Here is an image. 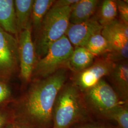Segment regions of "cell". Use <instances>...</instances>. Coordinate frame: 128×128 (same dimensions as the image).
<instances>
[{"label": "cell", "mask_w": 128, "mask_h": 128, "mask_svg": "<svg viewBox=\"0 0 128 128\" xmlns=\"http://www.w3.org/2000/svg\"><path fill=\"white\" fill-rule=\"evenodd\" d=\"M33 0H14L16 25L19 34L31 25V15Z\"/></svg>", "instance_id": "5bb4252c"}, {"label": "cell", "mask_w": 128, "mask_h": 128, "mask_svg": "<svg viewBox=\"0 0 128 128\" xmlns=\"http://www.w3.org/2000/svg\"><path fill=\"white\" fill-rule=\"evenodd\" d=\"M66 68L46 78L31 80L10 105L15 120L30 128H52V110L60 89L68 81Z\"/></svg>", "instance_id": "6da1fadb"}, {"label": "cell", "mask_w": 128, "mask_h": 128, "mask_svg": "<svg viewBox=\"0 0 128 128\" xmlns=\"http://www.w3.org/2000/svg\"><path fill=\"white\" fill-rule=\"evenodd\" d=\"M95 56L83 46H76L69 60L68 66L78 73L89 67Z\"/></svg>", "instance_id": "9a60e30c"}, {"label": "cell", "mask_w": 128, "mask_h": 128, "mask_svg": "<svg viewBox=\"0 0 128 128\" xmlns=\"http://www.w3.org/2000/svg\"><path fill=\"white\" fill-rule=\"evenodd\" d=\"M115 63L105 58L96 60L89 67L78 73L71 81L82 92L94 86L105 76H109Z\"/></svg>", "instance_id": "ba28073f"}, {"label": "cell", "mask_w": 128, "mask_h": 128, "mask_svg": "<svg viewBox=\"0 0 128 128\" xmlns=\"http://www.w3.org/2000/svg\"><path fill=\"white\" fill-rule=\"evenodd\" d=\"M19 56L18 77L22 82V90L27 87L32 80L37 62L35 46L33 41L32 25L21 32L18 38Z\"/></svg>", "instance_id": "52a82bcc"}, {"label": "cell", "mask_w": 128, "mask_h": 128, "mask_svg": "<svg viewBox=\"0 0 128 128\" xmlns=\"http://www.w3.org/2000/svg\"><path fill=\"white\" fill-rule=\"evenodd\" d=\"M78 0H55L52 7L55 8H62L65 7L71 6L76 3Z\"/></svg>", "instance_id": "cb8c5ba5"}, {"label": "cell", "mask_w": 128, "mask_h": 128, "mask_svg": "<svg viewBox=\"0 0 128 128\" xmlns=\"http://www.w3.org/2000/svg\"><path fill=\"white\" fill-rule=\"evenodd\" d=\"M71 6L51 7L46 14L37 32L32 36L37 60L46 55L54 42L66 35L69 22Z\"/></svg>", "instance_id": "3957f363"}, {"label": "cell", "mask_w": 128, "mask_h": 128, "mask_svg": "<svg viewBox=\"0 0 128 128\" xmlns=\"http://www.w3.org/2000/svg\"><path fill=\"white\" fill-rule=\"evenodd\" d=\"M112 87L123 102H128V64L127 60L115 63L109 76Z\"/></svg>", "instance_id": "8fae6325"}, {"label": "cell", "mask_w": 128, "mask_h": 128, "mask_svg": "<svg viewBox=\"0 0 128 128\" xmlns=\"http://www.w3.org/2000/svg\"><path fill=\"white\" fill-rule=\"evenodd\" d=\"M9 84L0 81V106L9 105L15 99Z\"/></svg>", "instance_id": "ffe728a7"}, {"label": "cell", "mask_w": 128, "mask_h": 128, "mask_svg": "<svg viewBox=\"0 0 128 128\" xmlns=\"http://www.w3.org/2000/svg\"><path fill=\"white\" fill-rule=\"evenodd\" d=\"M84 47L94 56L108 53L109 51L108 43L101 33L92 35Z\"/></svg>", "instance_id": "ac0fdd59"}, {"label": "cell", "mask_w": 128, "mask_h": 128, "mask_svg": "<svg viewBox=\"0 0 128 128\" xmlns=\"http://www.w3.org/2000/svg\"><path fill=\"white\" fill-rule=\"evenodd\" d=\"M118 10L116 0H104L96 16L99 23L104 27L116 19Z\"/></svg>", "instance_id": "e0dca14e"}, {"label": "cell", "mask_w": 128, "mask_h": 128, "mask_svg": "<svg viewBox=\"0 0 128 128\" xmlns=\"http://www.w3.org/2000/svg\"><path fill=\"white\" fill-rule=\"evenodd\" d=\"M103 28L96 16H92L82 23H70L65 35L72 45L84 47L92 35L101 33Z\"/></svg>", "instance_id": "9c48e42d"}, {"label": "cell", "mask_w": 128, "mask_h": 128, "mask_svg": "<svg viewBox=\"0 0 128 128\" xmlns=\"http://www.w3.org/2000/svg\"><path fill=\"white\" fill-rule=\"evenodd\" d=\"M74 48L66 35L50 47L46 55L37 60L32 80L49 76L57 71L68 66Z\"/></svg>", "instance_id": "5b68a950"}, {"label": "cell", "mask_w": 128, "mask_h": 128, "mask_svg": "<svg viewBox=\"0 0 128 128\" xmlns=\"http://www.w3.org/2000/svg\"><path fill=\"white\" fill-rule=\"evenodd\" d=\"M101 34L108 42L110 48H119L128 43V24L116 19L104 27Z\"/></svg>", "instance_id": "30bf717a"}, {"label": "cell", "mask_w": 128, "mask_h": 128, "mask_svg": "<svg viewBox=\"0 0 128 128\" xmlns=\"http://www.w3.org/2000/svg\"><path fill=\"white\" fill-rule=\"evenodd\" d=\"M71 128H117L110 122L92 120L79 124Z\"/></svg>", "instance_id": "7402d4cb"}, {"label": "cell", "mask_w": 128, "mask_h": 128, "mask_svg": "<svg viewBox=\"0 0 128 128\" xmlns=\"http://www.w3.org/2000/svg\"><path fill=\"white\" fill-rule=\"evenodd\" d=\"M6 128H30L25 124L15 120Z\"/></svg>", "instance_id": "d4e9b609"}, {"label": "cell", "mask_w": 128, "mask_h": 128, "mask_svg": "<svg viewBox=\"0 0 128 128\" xmlns=\"http://www.w3.org/2000/svg\"><path fill=\"white\" fill-rule=\"evenodd\" d=\"M55 2L54 0H35L33 1L31 15L33 36L38 30L44 17Z\"/></svg>", "instance_id": "2e32d148"}, {"label": "cell", "mask_w": 128, "mask_h": 128, "mask_svg": "<svg viewBox=\"0 0 128 128\" xmlns=\"http://www.w3.org/2000/svg\"><path fill=\"white\" fill-rule=\"evenodd\" d=\"M99 2L98 0H78L72 5L69 17L70 23H82L91 18Z\"/></svg>", "instance_id": "7c38bea8"}, {"label": "cell", "mask_w": 128, "mask_h": 128, "mask_svg": "<svg viewBox=\"0 0 128 128\" xmlns=\"http://www.w3.org/2000/svg\"><path fill=\"white\" fill-rule=\"evenodd\" d=\"M118 14L119 13L120 20L126 24H128V2L124 0H116Z\"/></svg>", "instance_id": "603a6c76"}, {"label": "cell", "mask_w": 128, "mask_h": 128, "mask_svg": "<svg viewBox=\"0 0 128 128\" xmlns=\"http://www.w3.org/2000/svg\"><path fill=\"white\" fill-rule=\"evenodd\" d=\"M94 120L87 110L82 93L72 81H67L58 92L52 110V128H71Z\"/></svg>", "instance_id": "7a4b0ae2"}, {"label": "cell", "mask_w": 128, "mask_h": 128, "mask_svg": "<svg viewBox=\"0 0 128 128\" xmlns=\"http://www.w3.org/2000/svg\"><path fill=\"white\" fill-rule=\"evenodd\" d=\"M87 110L93 119L108 121L110 112L123 102L109 83L104 79L94 86L82 92Z\"/></svg>", "instance_id": "277c9868"}, {"label": "cell", "mask_w": 128, "mask_h": 128, "mask_svg": "<svg viewBox=\"0 0 128 128\" xmlns=\"http://www.w3.org/2000/svg\"><path fill=\"white\" fill-rule=\"evenodd\" d=\"M108 122H114L117 128H128V102L117 106L110 112Z\"/></svg>", "instance_id": "d6986e66"}, {"label": "cell", "mask_w": 128, "mask_h": 128, "mask_svg": "<svg viewBox=\"0 0 128 128\" xmlns=\"http://www.w3.org/2000/svg\"><path fill=\"white\" fill-rule=\"evenodd\" d=\"M18 73V40L0 27V81L10 83Z\"/></svg>", "instance_id": "8992f818"}, {"label": "cell", "mask_w": 128, "mask_h": 128, "mask_svg": "<svg viewBox=\"0 0 128 128\" xmlns=\"http://www.w3.org/2000/svg\"><path fill=\"white\" fill-rule=\"evenodd\" d=\"M15 120L14 110L10 105L0 106V128H6Z\"/></svg>", "instance_id": "44dd1931"}, {"label": "cell", "mask_w": 128, "mask_h": 128, "mask_svg": "<svg viewBox=\"0 0 128 128\" xmlns=\"http://www.w3.org/2000/svg\"><path fill=\"white\" fill-rule=\"evenodd\" d=\"M0 27L18 40L14 0H0Z\"/></svg>", "instance_id": "4fadbf2b"}]
</instances>
